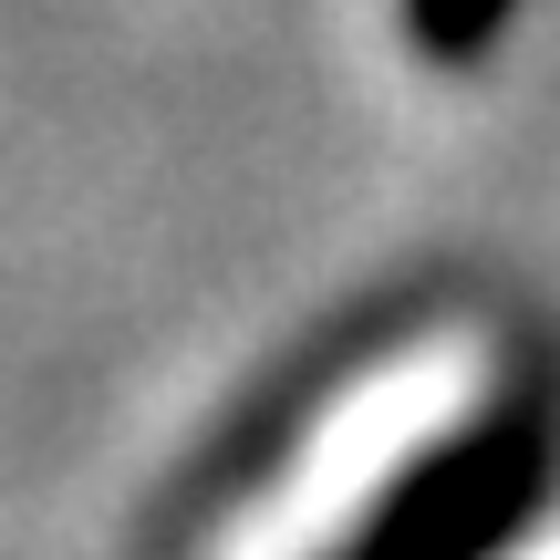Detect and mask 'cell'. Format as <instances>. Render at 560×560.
Here are the masks:
<instances>
[{
  "label": "cell",
  "mask_w": 560,
  "mask_h": 560,
  "mask_svg": "<svg viewBox=\"0 0 560 560\" xmlns=\"http://www.w3.org/2000/svg\"><path fill=\"white\" fill-rule=\"evenodd\" d=\"M550 478V425L540 416H488L446 436L425 467H405L395 499L353 529L342 560H499L509 529L540 509Z\"/></svg>",
  "instance_id": "1"
},
{
  "label": "cell",
  "mask_w": 560,
  "mask_h": 560,
  "mask_svg": "<svg viewBox=\"0 0 560 560\" xmlns=\"http://www.w3.org/2000/svg\"><path fill=\"white\" fill-rule=\"evenodd\" d=\"M509 21H520V0H405V42L425 62H478Z\"/></svg>",
  "instance_id": "2"
}]
</instances>
